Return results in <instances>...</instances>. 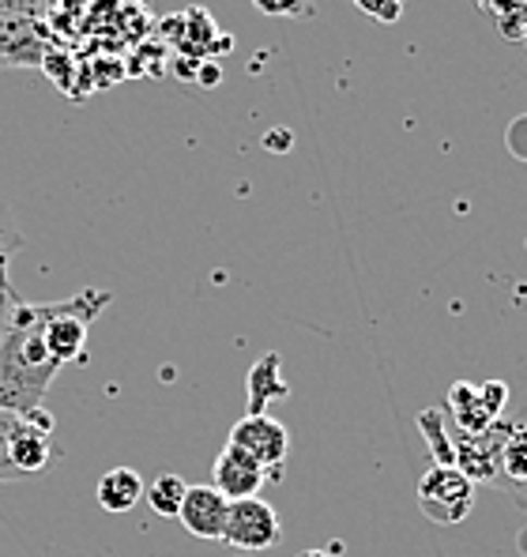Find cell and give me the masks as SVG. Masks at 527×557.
I'll return each instance as SVG.
<instances>
[{
	"label": "cell",
	"instance_id": "22",
	"mask_svg": "<svg viewBox=\"0 0 527 557\" xmlns=\"http://www.w3.org/2000/svg\"><path fill=\"white\" fill-rule=\"evenodd\" d=\"M237 557H249V554H237Z\"/></svg>",
	"mask_w": 527,
	"mask_h": 557
},
{
	"label": "cell",
	"instance_id": "2",
	"mask_svg": "<svg viewBox=\"0 0 527 557\" xmlns=\"http://www.w3.org/2000/svg\"><path fill=\"white\" fill-rule=\"evenodd\" d=\"M418 509H422L426 520L441 523V528L464 523L475 509V482L456 467L433 463L418 479Z\"/></svg>",
	"mask_w": 527,
	"mask_h": 557
},
{
	"label": "cell",
	"instance_id": "15",
	"mask_svg": "<svg viewBox=\"0 0 527 557\" xmlns=\"http://www.w3.org/2000/svg\"><path fill=\"white\" fill-rule=\"evenodd\" d=\"M253 8L271 20H312L317 15L312 0H253Z\"/></svg>",
	"mask_w": 527,
	"mask_h": 557
},
{
	"label": "cell",
	"instance_id": "19",
	"mask_svg": "<svg viewBox=\"0 0 527 557\" xmlns=\"http://www.w3.org/2000/svg\"><path fill=\"white\" fill-rule=\"evenodd\" d=\"M200 72H204L200 79H204V84H208V87H211V84H216V79H219V69H216V64H204Z\"/></svg>",
	"mask_w": 527,
	"mask_h": 557
},
{
	"label": "cell",
	"instance_id": "8",
	"mask_svg": "<svg viewBox=\"0 0 527 557\" xmlns=\"http://www.w3.org/2000/svg\"><path fill=\"white\" fill-rule=\"evenodd\" d=\"M226 512H230V502L216 486H188L177 520H181V528L196 539H222Z\"/></svg>",
	"mask_w": 527,
	"mask_h": 557
},
{
	"label": "cell",
	"instance_id": "12",
	"mask_svg": "<svg viewBox=\"0 0 527 557\" xmlns=\"http://www.w3.org/2000/svg\"><path fill=\"white\" fill-rule=\"evenodd\" d=\"M185 490H188V482L181 479V474H159V479L144 490V502L151 505L155 516H174L177 520L181 502H185Z\"/></svg>",
	"mask_w": 527,
	"mask_h": 557
},
{
	"label": "cell",
	"instance_id": "1",
	"mask_svg": "<svg viewBox=\"0 0 527 557\" xmlns=\"http://www.w3.org/2000/svg\"><path fill=\"white\" fill-rule=\"evenodd\" d=\"M46 317L49 301H15L0 317V411L23 418L46 407L49 388L61 373L46 347Z\"/></svg>",
	"mask_w": 527,
	"mask_h": 557
},
{
	"label": "cell",
	"instance_id": "18",
	"mask_svg": "<svg viewBox=\"0 0 527 557\" xmlns=\"http://www.w3.org/2000/svg\"><path fill=\"white\" fill-rule=\"evenodd\" d=\"M505 147H508V151H513L520 162H527V113H524V117H516L513 125H508Z\"/></svg>",
	"mask_w": 527,
	"mask_h": 557
},
{
	"label": "cell",
	"instance_id": "21",
	"mask_svg": "<svg viewBox=\"0 0 527 557\" xmlns=\"http://www.w3.org/2000/svg\"><path fill=\"white\" fill-rule=\"evenodd\" d=\"M4 313H8V309H4V306H0V317H4Z\"/></svg>",
	"mask_w": 527,
	"mask_h": 557
},
{
	"label": "cell",
	"instance_id": "20",
	"mask_svg": "<svg viewBox=\"0 0 527 557\" xmlns=\"http://www.w3.org/2000/svg\"><path fill=\"white\" fill-rule=\"evenodd\" d=\"M298 557H335V554H328V550H306V554H298Z\"/></svg>",
	"mask_w": 527,
	"mask_h": 557
},
{
	"label": "cell",
	"instance_id": "16",
	"mask_svg": "<svg viewBox=\"0 0 527 557\" xmlns=\"http://www.w3.org/2000/svg\"><path fill=\"white\" fill-rule=\"evenodd\" d=\"M358 4V12H366L369 20L377 23H400L403 20V0H354Z\"/></svg>",
	"mask_w": 527,
	"mask_h": 557
},
{
	"label": "cell",
	"instance_id": "17",
	"mask_svg": "<svg viewBox=\"0 0 527 557\" xmlns=\"http://www.w3.org/2000/svg\"><path fill=\"white\" fill-rule=\"evenodd\" d=\"M0 20H42V0H0Z\"/></svg>",
	"mask_w": 527,
	"mask_h": 557
},
{
	"label": "cell",
	"instance_id": "6",
	"mask_svg": "<svg viewBox=\"0 0 527 557\" xmlns=\"http://www.w3.org/2000/svg\"><path fill=\"white\" fill-rule=\"evenodd\" d=\"M49 57V30L42 20H0V64L42 69Z\"/></svg>",
	"mask_w": 527,
	"mask_h": 557
},
{
	"label": "cell",
	"instance_id": "14",
	"mask_svg": "<svg viewBox=\"0 0 527 557\" xmlns=\"http://www.w3.org/2000/svg\"><path fill=\"white\" fill-rule=\"evenodd\" d=\"M15 425H20V414L0 411V486H4V482H23V474L15 471V463H12V437H15Z\"/></svg>",
	"mask_w": 527,
	"mask_h": 557
},
{
	"label": "cell",
	"instance_id": "11",
	"mask_svg": "<svg viewBox=\"0 0 527 557\" xmlns=\"http://www.w3.org/2000/svg\"><path fill=\"white\" fill-rule=\"evenodd\" d=\"M23 249V234L20 226H15L12 211L0 203V306H15V290H12V275H8V268H12V257Z\"/></svg>",
	"mask_w": 527,
	"mask_h": 557
},
{
	"label": "cell",
	"instance_id": "3",
	"mask_svg": "<svg viewBox=\"0 0 527 557\" xmlns=\"http://www.w3.org/2000/svg\"><path fill=\"white\" fill-rule=\"evenodd\" d=\"M230 445L242 448L253 463L268 474V482H283V463H286V425L275 422L271 414H245L242 422L230 430Z\"/></svg>",
	"mask_w": 527,
	"mask_h": 557
},
{
	"label": "cell",
	"instance_id": "10",
	"mask_svg": "<svg viewBox=\"0 0 527 557\" xmlns=\"http://www.w3.org/2000/svg\"><path fill=\"white\" fill-rule=\"evenodd\" d=\"M286 381L279 376V355H268L249 370V414H264L268 399L286 396Z\"/></svg>",
	"mask_w": 527,
	"mask_h": 557
},
{
	"label": "cell",
	"instance_id": "9",
	"mask_svg": "<svg viewBox=\"0 0 527 557\" xmlns=\"http://www.w3.org/2000/svg\"><path fill=\"white\" fill-rule=\"evenodd\" d=\"M144 479H139L132 467H110V471L98 479V505L106 512H128L144 502Z\"/></svg>",
	"mask_w": 527,
	"mask_h": 557
},
{
	"label": "cell",
	"instance_id": "13",
	"mask_svg": "<svg viewBox=\"0 0 527 557\" xmlns=\"http://www.w3.org/2000/svg\"><path fill=\"white\" fill-rule=\"evenodd\" d=\"M501 467L527 482V425H508L505 448H501Z\"/></svg>",
	"mask_w": 527,
	"mask_h": 557
},
{
	"label": "cell",
	"instance_id": "5",
	"mask_svg": "<svg viewBox=\"0 0 527 557\" xmlns=\"http://www.w3.org/2000/svg\"><path fill=\"white\" fill-rule=\"evenodd\" d=\"M283 535L279 512L271 509L264 497H245V502H230L226 528H222V543L234 546L242 554H260L271 550Z\"/></svg>",
	"mask_w": 527,
	"mask_h": 557
},
{
	"label": "cell",
	"instance_id": "4",
	"mask_svg": "<svg viewBox=\"0 0 527 557\" xmlns=\"http://www.w3.org/2000/svg\"><path fill=\"white\" fill-rule=\"evenodd\" d=\"M508 399V384L505 381H486V384H471L459 381L449 388V414L456 422L459 433L467 437H479V433L493 430L501 422V407Z\"/></svg>",
	"mask_w": 527,
	"mask_h": 557
},
{
	"label": "cell",
	"instance_id": "7",
	"mask_svg": "<svg viewBox=\"0 0 527 557\" xmlns=\"http://www.w3.org/2000/svg\"><path fill=\"white\" fill-rule=\"evenodd\" d=\"M211 486H216L226 502H245V497H257L260 490L268 486V474H264L242 448L226 445L219 453L216 467H211Z\"/></svg>",
	"mask_w": 527,
	"mask_h": 557
}]
</instances>
